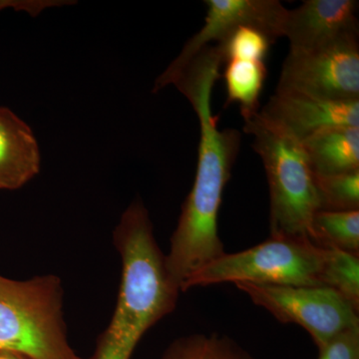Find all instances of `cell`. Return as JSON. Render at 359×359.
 <instances>
[{"label":"cell","mask_w":359,"mask_h":359,"mask_svg":"<svg viewBox=\"0 0 359 359\" xmlns=\"http://www.w3.org/2000/svg\"><path fill=\"white\" fill-rule=\"evenodd\" d=\"M224 65L219 47L212 45L201 51L170 82L188 99L200 123L195 181L166 255L168 271L181 292L191 276L226 254L219 235V212L242 136L238 130H219V117L212 115V88Z\"/></svg>","instance_id":"1"},{"label":"cell","mask_w":359,"mask_h":359,"mask_svg":"<svg viewBox=\"0 0 359 359\" xmlns=\"http://www.w3.org/2000/svg\"><path fill=\"white\" fill-rule=\"evenodd\" d=\"M121 257L119 295L112 320L92 359H130L142 337L176 308L181 290L156 242L145 205L136 201L114 231Z\"/></svg>","instance_id":"2"},{"label":"cell","mask_w":359,"mask_h":359,"mask_svg":"<svg viewBox=\"0 0 359 359\" xmlns=\"http://www.w3.org/2000/svg\"><path fill=\"white\" fill-rule=\"evenodd\" d=\"M242 117L245 133L254 138L252 148L263 161L268 180L271 236L311 240V222L320 211V200L302 142L259 112Z\"/></svg>","instance_id":"3"},{"label":"cell","mask_w":359,"mask_h":359,"mask_svg":"<svg viewBox=\"0 0 359 359\" xmlns=\"http://www.w3.org/2000/svg\"><path fill=\"white\" fill-rule=\"evenodd\" d=\"M63 290L55 276H0V351L28 359H81L68 342Z\"/></svg>","instance_id":"4"},{"label":"cell","mask_w":359,"mask_h":359,"mask_svg":"<svg viewBox=\"0 0 359 359\" xmlns=\"http://www.w3.org/2000/svg\"><path fill=\"white\" fill-rule=\"evenodd\" d=\"M325 248L306 238L269 236L250 249L223 255L200 269L182 292L222 283L323 287Z\"/></svg>","instance_id":"5"},{"label":"cell","mask_w":359,"mask_h":359,"mask_svg":"<svg viewBox=\"0 0 359 359\" xmlns=\"http://www.w3.org/2000/svg\"><path fill=\"white\" fill-rule=\"evenodd\" d=\"M235 285L280 323L304 327L320 351L337 335L359 327L358 311L330 287L249 283Z\"/></svg>","instance_id":"6"},{"label":"cell","mask_w":359,"mask_h":359,"mask_svg":"<svg viewBox=\"0 0 359 359\" xmlns=\"http://www.w3.org/2000/svg\"><path fill=\"white\" fill-rule=\"evenodd\" d=\"M276 90L330 101H359L358 36L309 53H289Z\"/></svg>","instance_id":"7"},{"label":"cell","mask_w":359,"mask_h":359,"mask_svg":"<svg viewBox=\"0 0 359 359\" xmlns=\"http://www.w3.org/2000/svg\"><path fill=\"white\" fill-rule=\"evenodd\" d=\"M205 4L208 11L204 25L188 40L178 57L158 78L154 91L169 85L172 78L201 51L212 43L221 44L240 26L261 28L276 41L283 37V23L289 9L278 0H205Z\"/></svg>","instance_id":"8"},{"label":"cell","mask_w":359,"mask_h":359,"mask_svg":"<svg viewBox=\"0 0 359 359\" xmlns=\"http://www.w3.org/2000/svg\"><path fill=\"white\" fill-rule=\"evenodd\" d=\"M354 0H306L287 11L283 37L290 42V53H309L340 40L358 36Z\"/></svg>","instance_id":"9"},{"label":"cell","mask_w":359,"mask_h":359,"mask_svg":"<svg viewBox=\"0 0 359 359\" xmlns=\"http://www.w3.org/2000/svg\"><path fill=\"white\" fill-rule=\"evenodd\" d=\"M259 113L299 142L330 127H359V101L325 100L297 92L276 90Z\"/></svg>","instance_id":"10"},{"label":"cell","mask_w":359,"mask_h":359,"mask_svg":"<svg viewBox=\"0 0 359 359\" xmlns=\"http://www.w3.org/2000/svg\"><path fill=\"white\" fill-rule=\"evenodd\" d=\"M40 154L32 129L8 108L0 107V189L16 190L39 173Z\"/></svg>","instance_id":"11"},{"label":"cell","mask_w":359,"mask_h":359,"mask_svg":"<svg viewBox=\"0 0 359 359\" xmlns=\"http://www.w3.org/2000/svg\"><path fill=\"white\" fill-rule=\"evenodd\" d=\"M302 143L314 176H332L359 170V127H330Z\"/></svg>","instance_id":"12"},{"label":"cell","mask_w":359,"mask_h":359,"mask_svg":"<svg viewBox=\"0 0 359 359\" xmlns=\"http://www.w3.org/2000/svg\"><path fill=\"white\" fill-rule=\"evenodd\" d=\"M224 65L226 105L240 104L241 114L259 112V97L268 76L264 61L231 59Z\"/></svg>","instance_id":"13"},{"label":"cell","mask_w":359,"mask_h":359,"mask_svg":"<svg viewBox=\"0 0 359 359\" xmlns=\"http://www.w3.org/2000/svg\"><path fill=\"white\" fill-rule=\"evenodd\" d=\"M314 244L359 255V210L356 211H318L311 222Z\"/></svg>","instance_id":"14"},{"label":"cell","mask_w":359,"mask_h":359,"mask_svg":"<svg viewBox=\"0 0 359 359\" xmlns=\"http://www.w3.org/2000/svg\"><path fill=\"white\" fill-rule=\"evenodd\" d=\"M162 359H256L237 342L219 334H191L175 340Z\"/></svg>","instance_id":"15"},{"label":"cell","mask_w":359,"mask_h":359,"mask_svg":"<svg viewBox=\"0 0 359 359\" xmlns=\"http://www.w3.org/2000/svg\"><path fill=\"white\" fill-rule=\"evenodd\" d=\"M323 287L341 295L356 311H359V259L349 252L325 248Z\"/></svg>","instance_id":"16"},{"label":"cell","mask_w":359,"mask_h":359,"mask_svg":"<svg viewBox=\"0 0 359 359\" xmlns=\"http://www.w3.org/2000/svg\"><path fill=\"white\" fill-rule=\"evenodd\" d=\"M320 211L359 210V170L332 176H314Z\"/></svg>","instance_id":"17"},{"label":"cell","mask_w":359,"mask_h":359,"mask_svg":"<svg viewBox=\"0 0 359 359\" xmlns=\"http://www.w3.org/2000/svg\"><path fill=\"white\" fill-rule=\"evenodd\" d=\"M276 40L261 28L252 25L238 27L221 44H217L224 61L231 59L264 61Z\"/></svg>","instance_id":"18"},{"label":"cell","mask_w":359,"mask_h":359,"mask_svg":"<svg viewBox=\"0 0 359 359\" xmlns=\"http://www.w3.org/2000/svg\"><path fill=\"white\" fill-rule=\"evenodd\" d=\"M318 359H359V327L337 335L320 349Z\"/></svg>","instance_id":"19"},{"label":"cell","mask_w":359,"mask_h":359,"mask_svg":"<svg viewBox=\"0 0 359 359\" xmlns=\"http://www.w3.org/2000/svg\"><path fill=\"white\" fill-rule=\"evenodd\" d=\"M0 359H28L11 351H0Z\"/></svg>","instance_id":"20"}]
</instances>
